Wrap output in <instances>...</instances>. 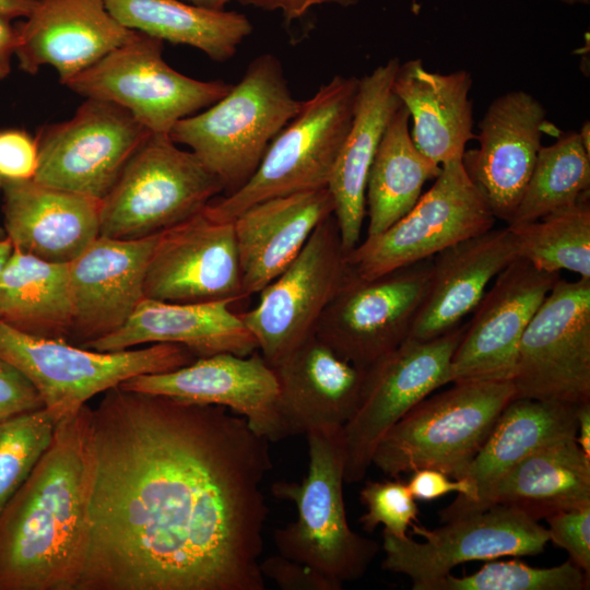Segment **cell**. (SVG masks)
Returning <instances> with one entry per match:
<instances>
[{
	"instance_id": "obj_1",
	"label": "cell",
	"mask_w": 590,
	"mask_h": 590,
	"mask_svg": "<svg viewBox=\"0 0 590 590\" xmlns=\"http://www.w3.org/2000/svg\"><path fill=\"white\" fill-rule=\"evenodd\" d=\"M269 442L220 405L105 391L75 590H263Z\"/></svg>"
},
{
	"instance_id": "obj_2",
	"label": "cell",
	"mask_w": 590,
	"mask_h": 590,
	"mask_svg": "<svg viewBox=\"0 0 590 590\" xmlns=\"http://www.w3.org/2000/svg\"><path fill=\"white\" fill-rule=\"evenodd\" d=\"M90 406L60 420L49 448L0 511V590H75L86 517Z\"/></svg>"
},
{
	"instance_id": "obj_3",
	"label": "cell",
	"mask_w": 590,
	"mask_h": 590,
	"mask_svg": "<svg viewBox=\"0 0 590 590\" xmlns=\"http://www.w3.org/2000/svg\"><path fill=\"white\" fill-rule=\"evenodd\" d=\"M302 104L293 96L278 57L264 54L251 61L225 96L179 120L168 137L188 146L228 196L250 179Z\"/></svg>"
},
{
	"instance_id": "obj_4",
	"label": "cell",
	"mask_w": 590,
	"mask_h": 590,
	"mask_svg": "<svg viewBox=\"0 0 590 590\" xmlns=\"http://www.w3.org/2000/svg\"><path fill=\"white\" fill-rule=\"evenodd\" d=\"M342 429L306 434L307 474L298 483L280 481L271 486L276 498L297 509L295 521L274 531L279 554L310 567L339 590L362 578L379 551L375 540L347 522Z\"/></svg>"
},
{
	"instance_id": "obj_5",
	"label": "cell",
	"mask_w": 590,
	"mask_h": 590,
	"mask_svg": "<svg viewBox=\"0 0 590 590\" xmlns=\"http://www.w3.org/2000/svg\"><path fill=\"white\" fill-rule=\"evenodd\" d=\"M358 81L338 74L322 84L273 139L250 179L236 192L213 199L204 211L232 222L260 201L327 188L352 123Z\"/></svg>"
},
{
	"instance_id": "obj_6",
	"label": "cell",
	"mask_w": 590,
	"mask_h": 590,
	"mask_svg": "<svg viewBox=\"0 0 590 590\" xmlns=\"http://www.w3.org/2000/svg\"><path fill=\"white\" fill-rule=\"evenodd\" d=\"M452 384L398 421L378 442L371 464L391 477L429 468L456 479L515 399V388L510 380Z\"/></svg>"
},
{
	"instance_id": "obj_7",
	"label": "cell",
	"mask_w": 590,
	"mask_h": 590,
	"mask_svg": "<svg viewBox=\"0 0 590 590\" xmlns=\"http://www.w3.org/2000/svg\"><path fill=\"white\" fill-rule=\"evenodd\" d=\"M196 358L172 343L99 352L62 339L26 334L0 320V359L31 381L58 422L134 376L170 371Z\"/></svg>"
},
{
	"instance_id": "obj_8",
	"label": "cell",
	"mask_w": 590,
	"mask_h": 590,
	"mask_svg": "<svg viewBox=\"0 0 590 590\" xmlns=\"http://www.w3.org/2000/svg\"><path fill=\"white\" fill-rule=\"evenodd\" d=\"M223 192L220 180L167 134L151 133L99 202V236L140 239L179 224Z\"/></svg>"
},
{
	"instance_id": "obj_9",
	"label": "cell",
	"mask_w": 590,
	"mask_h": 590,
	"mask_svg": "<svg viewBox=\"0 0 590 590\" xmlns=\"http://www.w3.org/2000/svg\"><path fill=\"white\" fill-rule=\"evenodd\" d=\"M163 40L135 31L64 85L85 98L113 102L152 133L168 135L179 120L221 99L233 84L176 71L163 58Z\"/></svg>"
},
{
	"instance_id": "obj_10",
	"label": "cell",
	"mask_w": 590,
	"mask_h": 590,
	"mask_svg": "<svg viewBox=\"0 0 590 590\" xmlns=\"http://www.w3.org/2000/svg\"><path fill=\"white\" fill-rule=\"evenodd\" d=\"M467 323L429 340L406 338L365 370L358 405L342 429L344 481L361 482L385 434L417 403L451 382Z\"/></svg>"
},
{
	"instance_id": "obj_11",
	"label": "cell",
	"mask_w": 590,
	"mask_h": 590,
	"mask_svg": "<svg viewBox=\"0 0 590 590\" xmlns=\"http://www.w3.org/2000/svg\"><path fill=\"white\" fill-rule=\"evenodd\" d=\"M495 216L462 160L441 165L433 186L392 226L346 253L359 279L370 280L433 257L493 228Z\"/></svg>"
},
{
	"instance_id": "obj_12",
	"label": "cell",
	"mask_w": 590,
	"mask_h": 590,
	"mask_svg": "<svg viewBox=\"0 0 590 590\" xmlns=\"http://www.w3.org/2000/svg\"><path fill=\"white\" fill-rule=\"evenodd\" d=\"M516 398L590 402V279H558L529 324L511 379Z\"/></svg>"
},
{
	"instance_id": "obj_13",
	"label": "cell",
	"mask_w": 590,
	"mask_h": 590,
	"mask_svg": "<svg viewBox=\"0 0 590 590\" xmlns=\"http://www.w3.org/2000/svg\"><path fill=\"white\" fill-rule=\"evenodd\" d=\"M352 274L333 215L239 317L270 366L315 334L326 307Z\"/></svg>"
},
{
	"instance_id": "obj_14",
	"label": "cell",
	"mask_w": 590,
	"mask_h": 590,
	"mask_svg": "<svg viewBox=\"0 0 590 590\" xmlns=\"http://www.w3.org/2000/svg\"><path fill=\"white\" fill-rule=\"evenodd\" d=\"M442 523L433 530L412 523L413 533L422 536V542L384 530L381 568L408 576L413 590H426L457 565L536 555L550 542L547 529L538 520L505 505H495Z\"/></svg>"
},
{
	"instance_id": "obj_15",
	"label": "cell",
	"mask_w": 590,
	"mask_h": 590,
	"mask_svg": "<svg viewBox=\"0 0 590 590\" xmlns=\"http://www.w3.org/2000/svg\"><path fill=\"white\" fill-rule=\"evenodd\" d=\"M151 133L121 106L86 98L70 119L38 130L33 179L101 201Z\"/></svg>"
},
{
	"instance_id": "obj_16",
	"label": "cell",
	"mask_w": 590,
	"mask_h": 590,
	"mask_svg": "<svg viewBox=\"0 0 590 590\" xmlns=\"http://www.w3.org/2000/svg\"><path fill=\"white\" fill-rule=\"evenodd\" d=\"M433 257L375 279L352 274L326 307L315 335L367 369L410 334L427 291Z\"/></svg>"
},
{
	"instance_id": "obj_17",
	"label": "cell",
	"mask_w": 590,
	"mask_h": 590,
	"mask_svg": "<svg viewBox=\"0 0 590 590\" xmlns=\"http://www.w3.org/2000/svg\"><path fill=\"white\" fill-rule=\"evenodd\" d=\"M204 208L160 233L144 297L178 304L245 298L233 222L217 221Z\"/></svg>"
},
{
	"instance_id": "obj_18",
	"label": "cell",
	"mask_w": 590,
	"mask_h": 590,
	"mask_svg": "<svg viewBox=\"0 0 590 590\" xmlns=\"http://www.w3.org/2000/svg\"><path fill=\"white\" fill-rule=\"evenodd\" d=\"M559 278L522 258L505 268L465 324L451 361V382L511 381L520 339Z\"/></svg>"
},
{
	"instance_id": "obj_19",
	"label": "cell",
	"mask_w": 590,
	"mask_h": 590,
	"mask_svg": "<svg viewBox=\"0 0 590 590\" xmlns=\"http://www.w3.org/2000/svg\"><path fill=\"white\" fill-rule=\"evenodd\" d=\"M123 389L220 405L243 416L269 441L286 437L280 413V389L273 368L255 351L250 355L217 353L177 369L134 376Z\"/></svg>"
},
{
	"instance_id": "obj_20",
	"label": "cell",
	"mask_w": 590,
	"mask_h": 590,
	"mask_svg": "<svg viewBox=\"0 0 590 590\" xmlns=\"http://www.w3.org/2000/svg\"><path fill=\"white\" fill-rule=\"evenodd\" d=\"M542 103L526 91L495 98L479 123V148L462 164L495 219L509 224L533 170L546 125Z\"/></svg>"
},
{
	"instance_id": "obj_21",
	"label": "cell",
	"mask_w": 590,
	"mask_h": 590,
	"mask_svg": "<svg viewBox=\"0 0 590 590\" xmlns=\"http://www.w3.org/2000/svg\"><path fill=\"white\" fill-rule=\"evenodd\" d=\"M158 235L140 239L98 236L68 263L71 343L83 346L125 324L144 298L145 273Z\"/></svg>"
},
{
	"instance_id": "obj_22",
	"label": "cell",
	"mask_w": 590,
	"mask_h": 590,
	"mask_svg": "<svg viewBox=\"0 0 590 590\" xmlns=\"http://www.w3.org/2000/svg\"><path fill=\"white\" fill-rule=\"evenodd\" d=\"M24 20L16 24L19 69L34 75L52 67L63 85L135 33L109 13L104 0H36Z\"/></svg>"
},
{
	"instance_id": "obj_23",
	"label": "cell",
	"mask_w": 590,
	"mask_h": 590,
	"mask_svg": "<svg viewBox=\"0 0 590 590\" xmlns=\"http://www.w3.org/2000/svg\"><path fill=\"white\" fill-rule=\"evenodd\" d=\"M271 367L286 437L339 430L353 416L366 369L341 357L315 334Z\"/></svg>"
},
{
	"instance_id": "obj_24",
	"label": "cell",
	"mask_w": 590,
	"mask_h": 590,
	"mask_svg": "<svg viewBox=\"0 0 590 590\" xmlns=\"http://www.w3.org/2000/svg\"><path fill=\"white\" fill-rule=\"evenodd\" d=\"M3 229L13 249L70 263L99 236L96 199L39 184L2 179Z\"/></svg>"
},
{
	"instance_id": "obj_25",
	"label": "cell",
	"mask_w": 590,
	"mask_h": 590,
	"mask_svg": "<svg viewBox=\"0 0 590 590\" xmlns=\"http://www.w3.org/2000/svg\"><path fill=\"white\" fill-rule=\"evenodd\" d=\"M333 211L328 188H320L267 199L239 213L232 222L244 297L279 276Z\"/></svg>"
},
{
	"instance_id": "obj_26",
	"label": "cell",
	"mask_w": 590,
	"mask_h": 590,
	"mask_svg": "<svg viewBox=\"0 0 590 590\" xmlns=\"http://www.w3.org/2000/svg\"><path fill=\"white\" fill-rule=\"evenodd\" d=\"M495 505L520 509L535 520L590 506V457L575 439L559 440L524 457L474 503H451L439 511L446 522Z\"/></svg>"
},
{
	"instance_id": "obj_27",
	"label": "cell",
	"mask_w": 590,
	"mask_h": 590,
	"mask_svg": "<svg viewBox=\"0 0 590 590\" xmlns=\"http://www.w3.org/2000/svg\"><path fill=\"white\" fill-rule=\"evenodd\" d=\"M399 66L400 60L391 58L359 78L352 123L328 182L346 253L361 243L369 168L387 125L401 105L392 88Z\"/></svg>"
},
{
	"instance_id": "obj_28",
	"label": "cell",
	"mask_w": 590,
	"mask_h": 590,
	"mask_svg": "<svg viewBox=\"0 0 590 590\" xmlns=\"http://www.w3.org/2000/svg\"><path fill=\"white\" fill-rule=\"evenodd\" d=\"M517 258L507 226L491 228L434 255L427 291L409 338L429 340L461 324L488 283Z\"/></svg>"
},
{
	"instance_id": "obj_29",
	"label": "cell",
	"mask_w": 590,
	"mask_h": 590,
	"mask_svg": "<svg viewBox=\"0 0 590 590\" xmlns=\"http://www.w3.org/2000/svg\"><path fill=\"white\" fill-rule=\"evenodd\" d=\"M232 304H178L144 297L122 327L83 347L115 352L146 343H172L186 347L197 358L224 352L250 355L258 351L257 342Z\"/></svg>"
},
{
	"instance_id": "obj_30",
	"label": "cell",
	"mask_w": 590,
	"mask_h": 590,
	"mask_svg": "<svg viewBox=\"0 0 590 590\" xmlns=\"http://www.w3.org/2000/svg\"><path fill=\"white\" fill-rule=\"evenodd\" d=\"M472 75L467 70L439 73L421 58L400 63L392 88L408 109L415 146L438 165L462 160L473 133Z\"/></svg>"
},
{
	"instance_id": "obj_31",
	"label": "cell",
	"mask_w": 590,
	"mask_h": 590,
	"mask_svg": "<svg viewBox=\"0 0 590 590\" xmlns=\"http://www.w3.org/2000/svg\"><path fill=\"white\" fill-rule=\"evenodd\" d=\"M577 409L575 404L512 399L474 458L456 477L471 484L473 498L457 497L452 503L476 502L496 480L528 455L548 444L575 439Z\"/></svg>"
},
{
	"instance_id": "obj_32",
	"label": "cell",
	"mask_w": 590,
	"mask_h": 590,
	"mask_svg": "<svg viewBox=\"0 0 590 590\" xmlns=\"http://www.w3.org/2000/svg\"><path fill=\"white\" fill-rule=\"evenodd\" d=\"M123 26L163 42L188 45L214 61L234 57L252 32L248 17L235 11H213L181 0H104Z\"/></svg>"
},
{
	"instance_id": "obj_33",
	"label": "cell",
	"mask_w": 590,
	"mask_h": 590,
	"mask_svg": "<svg viewBox=\"0 0 590 590\" xmlns=\"http://www.w3.org/2000/svg\"><path fill=\"white\" fill-rule=\"evenodd\" d=\"M410 115L401 104L380 140L366 184V237H374L403 217L422 196L427 180L435 179L441 166L414 144Z\"/></svg>"
},
{
	"instance_id": "obj_34",
	"label": "cell",
	"mask_w": 590,
	"mask_h": 590,
	"mask_svg": "<svg viewBox=\"0 0 590 590\" xmlns=\"http://www.w3.org/2000/svg\"><path fill=\"white\" fill-rule=\"evenodd\" d=\"M0 320L26 334L70 342L68 263L47 262L13 249L0 276Z\"/></svg>"
},
{
	"instance_id": "obj_35",
	"label": "cell",
	"mask_w": 590,
	"mask_h": 590,
	"mask_svg": "<svg viewBox=\"0 0 590 590\" xmlns=\"http://www.w3.org/2000/svg\"><path fill=\"white\" fill-rule=\"evenodd\" d=\"M590 152L579 132L562 133L541 146L521 200L509 224L536 221L589 196ZM508 225V224H507Z\"/></svg>"
},
{
	"instance_id": "obj_36",
	"label": "cell",
	"mask_w": 590,
	"mask_h": 590,
	"mask_svg": "<svg viewBox=\"0 0 590 590\" xmlns=\"http://www.w3.org/2000/svg\"><path fill=\"white\" fill-rule=\"evenodd\" d=\"M518 257L536 269L567 270L590 279V198L554 211L536 221L508 224Z\"/></svg>"
},
{
	"instance_id": "obj_37",
	"label": "cell",
	"mask_w": 590,
	"mask_h": 590,
	"mask_svg": "<svg viewBox=\"0 0 590 590\" xmlns=\"http://www.w3.org/2000/svg\"><path fill=\"white\" fill-rule=\"evenodd\" d=\"M589 575L569 558L547 568L533 567L524 562L488 560L471 575L448 574L430 583L426 590H585Z\"/></svg>"
},
{
	"instance_id": "obj_38",
	"label": "cell",
	"mask_w": 590,
	"mask_h": 590,
	"mask_svg": "<svg viewBox=\"0 0 590 590\" xmlns=\"http://www.w3.org/2000/svg\"><path fill=\"white\" fill-rule=\"evenodd\" d=\"M57 424L46 408L0 421V511L49 448Z\"/></svg>"
},
{
	"instance_id": "obj_39",
	"label": "cell",
	"mask_w": 590,
	"mask_h": 590,
	"mask_svg": "<svg viewBox=\"0 0 590 590\" xmlns=\"http://www.w3.org/2000/svg\"><path fill=\"white\" fill-rule=\"evenodd\" d=\"M367 511L359 518L363 529L373 532L384 524L386 531L402 538L416 520L418 508L406 483L401 481H369L359 493Z\"/></svg>"
},
{
	"instance_id": "obj_40",
	"label": "cell",
	"mask_w": 590,
	"mask_h": 590,
	"mask_svg": "<svg viewBox=\"0 0 590 590\" xmlns=\"http://www.w3.org/2000/svg\"><path fill=\"white\" fill-rule=\"evenodd\" d=\"M548 540L564 548L580 569L590 574V506L557 512L545 519Z\"/></svg>"
},
{
	"instance_id": "obj_41",
	"label": "cell",
	"mask_w": 590,
	"mask_h": 590,
	"mask_svg": "<svg viewBox=\"0 0 590 590\" xmlns=\"http://www.w3.org/2000/svg\"><path fill=\"white\" fill-rule=\"evenodd\" d=\"M38 165L36 138L24 129L0 130V177L32 179Z\"/></svg>"
},
{
	"instance_id": "obj_42",
	"label": "cell",
	"mask_w": 590,
	"mask_h": 590,
	"mask_svg": "<svg viewBox=\"0 0 590 590\" xmlns=\"http://www.w3.org/2000/svg\"><path fill=\"white\" fill-rule=\"evenodd\" d=\"M260 569L283 590H339L310 567L280 554L260 560Z\"/></svg>"
},
{
	"instance_id": "obj_43",
	"label": "cell",
	"mask_w": 590,
	"mask_h": 590,
	"mask_svg": "<svg viewBox=\"0 0 590 590\" xmlns=\"http://www.w3.org/2000/svg\"><path fill=\"white\" fill-rule=\"evenodd\" d=\"M40 408H44L43 400L31 381L0 359V421Z\"/></svg>"
},
{
	"instance_id": "obj_44",
	"label": "cell",
	"mask_w": 590,
	"mask_h": 590,
	"mask_svg": "<svg viewBox=\"0 0 590 590\" xmlns=\"http://www.w3.org/2000/svg\"><path fill=\"white\" fill-rule=\"evenodd\" d=\"M411 473L406 485L415 499L433 500L450 493H458V497L465 500L474 496L473 487L469 482L462 479L451 480L439 470L423 468Z\"/></svg>"
},
{
	"instance_id": "obj_45",
	"label": "cell",
	"mask_w": 590,
	"mask_h": 590,
	"mask_svg": "<svg viewBox=\"0 0 590 590\" xmlns=\"http://www.w3.org/2000/svg\"><path fill=\"white\" fill-rule=\"evenodd\" d=\"M243 5H249L264 11H278L285 22L291 23L304 16L311 8L322 4L351 7L359 0H236Z\"/></svg>"
},
{
	"instance_id": "obj_46",
	"label": "cell",
	"mask_w": 590,
	"mask_h": 590,
	"mask_svg": "<svg viewBox=\"0 0 590 590\" xmlns=\"http://www.w3.org/2000/svg\"><path fill=\"white\" fill-rule=\"evenodd\" d=\"M12 20L0 14V80L11 72L12 57L17 46V28Z\"/></svg>"
},
{
	"instance_id": "obj_47",
	"label": "cell",
	"mask_w": 590,
	"mask_h": 590,
	"mask_svg": "<svg viewBox=\"0 0 590 590\" xmlns=\"http://www.w3.org/2000/svg\"><path fill=\"white\" fill-rule=\"evenodd\" d=\"M575 440L582 452L590 457V402L578 405Z\"/></svg>"
},
{
	"instance_id": "obj_48",
	"label": "cell",
	"mask_w": 590,
	"mask_h": 590,
	"mask_svg": "<svg viewBox=\"0 0 590 590\" xmlns=\"http://www.w3.org/2000/svg\"><path fill=\"white\" fill-rule=\"evenodd\" d=\"M36 0H0V14L13 20L27 17L34 9Z\"/></svg>"
},
{
	"instance_id": "obj_49",
	"label": "cell",
	"mask_w": 590,
	"mask_h": 590,
	"mask_svg": "<svg viewBox=\"0 0 590 590\" xmlns=\"http://www.w3.org/2000/svg\"><path fill=\"white\" fill-rule=\"evenodd\" d=\"M181 1H185L187 3H190L199 8L208 9V10L222 11L224 10L225 5L231 0H181Z\"/></svg>"
},
{
	"instance_id": "obj_50",
	"label": "cell",
	"mask_w": 590,
	"mask_h": 590,
	"mask_svg": "<svg viewBox=\"0 0 590 590\" xmlns=\"http://www.w3.org/2000/svg\"><path fill=\"white\" fill-rule=\"evenodd\" d=\"M12 251L13 247L8 238L0 243V276Z\"/></svg>"
},
{
	"instance_id": "obj_51",
	"label": "cell",
	"mask_w": 590,
	"mask_h": 590,
	"mask_svg": "<svg viewBox=\"0 0 590 590\" xmlns=\"http://www.w3.org/2000/svg\"><path fill=\"white\" fill-rule=\"evenodd\" d=\"M582 143L588 152H590V141H589V122L586 121L579 131Z\"/></svg>"
},
{
	"instance_id": "obj_52",
	"label": "cell",
	"mask_w": 590,
	"mask_h": 590,
	"mask_svg": "<svg viewBox=\"0 0 590 590\" xmlns=\"http://www.w3.org/2000/svg\"><path fill=\"white\" fill-rule=\"evenodd\" d=\"M564 3H567V4H588L590 0H559Z\"/></svg>"
},
{
	"instance_id": "obj_53",
	"label": "cell",
	"mask_w": 590,
	"mask_h": 590,
	"mask_svg": "<svg viewBox=\"0 0 590 590\" xmlns=\"http://www.w3.org/2000/svg\"><path fill=\"white\" fill-rule=\"evenodd\" d=\"M7 238L5 232L2 226H0V243Z\"/></svg>"
},
{
	"instance_id": "obj_54",
	"label": "cell",
	"mask_w": 590,
	"mask_h": 590,
	"mask_svg": "<svg viewBox=\"0 0 590 590\" xmlns=\"http://www.w3.org/2000/svg\"><path fill=\"white\" fill-rule=\"evenodd\" d=\"M2 178L0 177V196H1Z\"/></svg>"
}]
</instances>
